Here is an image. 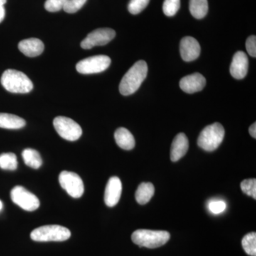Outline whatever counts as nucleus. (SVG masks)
<instances>
[{"label": "nucleus", "instance_id": "72a5a7b5", "mask_svg": "<svg viewBox=\"0 0 256 256\" xmlns=\"http://www.w3.org/2000/svg\"><path fill=\"white\" fill-rule=\"evenodd\" d=\"M2 206H3L2 202L0 201V210H1L2 208Z\"/></svg>", "mask_w": 256, "mask_h": 256}, {"label": "nucleus", "instance_id": "393cba45", "mask_svg": "<svg viewBox=\"0 0 256 256\" xmlns=\"http://www.w3.org/2000/svg\"><path fill=\"white\" fill-rule=\"evenodd\" d=\"M150 0H130L128 4V11L132 14H138L149 4Z\"/></svg>", "mask_w": 256, "mask_h": 256}, {"label": "nucleus", "instance_id": "2eb2a0df", "mask_svg": "<svg viewBox=\"0 0 256 256\" xmlns=\"http://www.w3.org/2000/svg\"><path fill=\"white\" fill-rule=\"evenodd\" d=\"M18 48L26 56L36 57L43 53L44 44L38 38H31L20 42Z\"/></svg>", "mask_w": 256, "mask_h": 256}, {"label": "nucleus", "instance_id": "7c9ffc66", "mask_svg": "<svg viewBox=\"0 0 256 256\" xmlns=\"http://www.w3.org/2000/svg\"><path fill=\"white\" fill-rule=\"evenodd\" d=\"M249 133H250V136H252L254 139L256 138V124L254 122V124L250 126V127L249 128Z\"/></svg>", "mask_w": 256, "mask_h": 256}, {"label": "nucleus", "instance_id": "5701e85b", "mask_svg": "<svg viewBox=\"0 0 256 256\" xmlns=\"http://www.w3.org/2000/svg\"><path fill=\"white\" fill-rule=\"evenodd\" d=\"M242 246L248 255L256 256V234L255 232L248 234L242 240Z\"/></svg>", "mask_w": 256, "mask_h": 256}, {"label": "nucleus", "instance_id": "c756f323", "mask_svg": "<svg viewBox=\"0 0 256 256\" xmlns=\"http://www.w3.org/2000/svg\"><path fill=\"white\" fill-rule=\"evenodd\" d=\"M246 47L248 54L250 56L256 57V36H250L247 38L246 42Z\"/></svg>", "mask_w": 256, "mask_h": 256}, {"label": "nucleus", "instance_id": "f3484780", "mask_svg": "<svg viewBox=\"0 0 256 256\" xmlns=\"http://www.w3.org/2000/svg\"><path fill=\"white\" fill-rule=\"evenodd\" d=\"M114 140L118 146L126 150H130L136 146L132 133L124 128H120L114 132Z\"/></svg>", "mask_w": 256, "mask_h": 256}, {"label": "nucleus", "instance_id": "1a4fd4ad", "mask_svg": "<svg viewBox=\"0 0 256 256\" xmlns=\"http://www.w3.org/2000/svg\"><path fill=\"white\" fill-rule=\"evenodd\" d=\"M58 180L62 188L70 196L78 198L84 194V182L79 175L72 172L63 171L60 173Z\"/></svg>", "mask_w": 256, "mask_h": 256}, {"label": "nucleus", "instance_id": "f257e3e1", "mask_svg": "<svg viewBox=\"0 0 256 256\" xmlns=\"http://www.w3.org/2000/svg\"><path fill=\"white\" fill-rule=\"evenodd\" d=\"M148 64L138 60L129 69L120 84L119 90L122 95L130 96L137 92L148 75Z\"/></svg>", "mask_w": 256, "mask_h": 256}, {"label": "nucleus", "instance_id": "f8f14e48", "mask_svg": "<svg viewBox=\"0 0 256 256\" xmlns=\"http://www.w3.org/2000/svg\"><path fill=\"white\" fill-rule=\"evenodd\" d=\"M122 182L118 176H112L108 182L105 190L106 204L112 207L117 205L122 194Z\"/></svg>", "mask_w": 256, "mask_h": 256}, {"label": "nucleus", "instance_id": "9b49d317", "mask_svg": "<svg viewBox=\"0 0 256 256\" xmlns=\"http://www.w3.org/2000/svg\"><path fill=\"white\" fill-rule=\"evenodd\" d=\"M201 53V47L196 40L192 36L184 37L180 42V54L184 62L196 60Z\"/></svg>", "mask_w": 256, "mask_h": 256}, {"label": "nucleus", "instance_id": "6ab92c4d", "mask_svg": "<svg viewBox=\"0 0 256 256\" xmlns=\"http://www.w3.org/2000/svg\"><path fill=\"white\" fill-rule=\"evenodd\" d=\"M154 194V186L152 184L148 182L140 184L136 192V201L140 204H146L150 201Z\"/></svg>", "mask_w": 256, "mask_h": 256}, {"label": "nucleus", "instance_id": "aec40b11", "mask_svg": "<svg viewBox=\"0 0 256 256\" xmlns=\"http://www.w3.org/2000/svg\"><path fill=\"white\" fill-rule=\"evenodd\" d=\"M22 158L25 164L32 169H38L42 164L40 152L36 150L28 148L22 152Z\"/></svg>", "mask_w": 256, "mask_h": 256}, {"label": "nucleus", "instance_id": "cd10ccee", "mask_svg": "<svg viewBox=\"0 0 256 256\" xmlns=\"http://www.w3.org/2000/svg\"><path fill=\"white\" fill-rule=\"evenodd\" d=\"M67 1L68 0H46L44 8L50 12H56L64 9V5Z\"/></svg>", "mask_w": 256, "mask_h": 256}, {"label": "nucleus", "instance_id": "a878e982", "mask_svg": "<svg viewBox=\"0 0 256 256\" xmlns=\"http://www.w3.org/2000/svg\"><path fill=\"white\" fill-rule=\"evenodd\" d=\"M240 188L244 193L248 196H252L254 200L256 198V180L249 178L246 180L240 183Z\"/></svg>", "mask_w": 256, "mask_h": 256}, {"label": "nucleus", "instance_id": "f03ea898", "mask_svg": "<svg viewBox=\"0 0 256 256\" xmlns=\"http://www.w3.org/2000/svg\"><path fill=\"white\" fill-rule=\"evenodd\" d=\"M1 84L8 92L14 94H28L33 89L32 80L26 74L13 69H8L2 76Z\"/></svg>", "mask_w": 256, "mask_h": 256}, {"label": "nucleus", "instance_id": "423d86ee", "mask_svg": "<svg viewBox=\"0 0 256 256\" xmlns=\"http://www.w3.org/2000/svg\"><path fill=\"white\" fill-rule=\"evenodd\" d=\"M54 126L57 133L64 139L76 141L82 136V128L74 120L58 116L54 120Z\"/></svg>", "mask_w": 256, "mask_h": 256}, {"label": "nucleus", "instance_id": "7ed1b4c3", "mask_svg": "<svg viewBox=\"0 0 256 256\" xmlns=\"http://www.w3.org/2000/svg\"><path fill=\"white\" fill-rule=\"evenodd\" d=\"M170 238L169 232L139 229L132 234V240L140 247L156 248L162 246Z\"/></svg>", "mask_w": 256, "mask_h": 256}, {"label": "nucleus", "instance_id": "0eeeda50", "mask_svg": "<svg viewBox=\"0 0 256 256\" xmlns=\"http://www.w3.org/2000/svg\"><path fill=\"white\" fill-rule=\"evenodd\" d=\"M111 60L106 55L94 56L80 60L76 64V70L82 74H98L110 66Z\"/></svg>", "mask_w": 256, "mask_h": 256}, {"label": "nucleus", "instance_id": "2f4dec72", "mask_svg": "<svg viewBox=\"0 0 256 256\" xmlns=\"http://www.w3.org/2000/svg\"><path fill=\"white\" fill-rule=\"evenodd\" d=\"M5 16V10L4 5L0 4V23L4 20Z\"/></svg>", "mask_w": 256, "mask_h": 256}, {"label": "nucleus", "instance_id": "dca6fc26", "mask_svg": "<svg viewBox=\"0 0 256 256\" xmlns=\"http://www.w3.org/2000/svg\"><path fill=\"white\" fill-rule=\"evenodd\" d=\"M188 140L186 134L178 133L174 138L171 146L170 158L172 162H178L188 152Z\"/></svg>", "mask_w": 256, "mask_h": 256}, {"label": "nucleus", "instance_id": "b1692460", "mask_svg": "<svg viewBox=\"0 0 256 256\" xmlns=\"http://www.w3.org/2000/svg\"><path fill=\"white\" fill-rule=\"evenodd\" d=\"M180 8V0H164L163 3V12L168 16H174Z\"/></svg>", "mask_w": 256, "mask_h": 256}, {"label": "nucleus", "instance_id": "6e6552de", "mask_svg": "<svg viewBox=\"0 0 256 256\" xmlns=\"http://www.w3.org/2000/svg\"><path fill=\"white\" fill-rule=\"evenodd\" d=\"M12 202L22 210L33 212L40 207V202L36 196L21 186H16L11 191Z\"/></svg>", "mask_w": 256, "mask_h": 256}, {"label": "nucleus", "instance_id": "bb28decb", "mask_svg": "<svg viewBox=\"0 0 256 256\" xmlns=\"http://www.w3.org/2000/svg\"><path fill=\"white\" fill-rule=\"evenodd\" d=\"M87 0H68L64 5V10L69 14H74L82 9Z\"/></svg>", "mask_w": 256, "mask_h": 256}, {"label": "nucleus", "instance_id": "473e14b6", "mask_svg": "<svg viewBox=\"0 0 256 256\" xmlns=\"http://www.w3.org/2000/svg\"><path fill=\"white\" fill-rule=\"evenodd\" d=\"M6 2V0H0V4L4 5Z\"/></svg>", "mask_w": 256, "mask_h": 256}, {"label": "nucleus", "instance_id": "a211bd4d", "mask_svg": "<svg viewBox=\"0 0 256 256\" xmlns=\"http://www.w3.org/2000/svg\"><path fill=\"white\" fill-rule=\"evenodd\" d=\"M26 124L24 120L15 114L0 112V128L4 129H21Z\"/></svg>", "mask_w": 256, "mask_h": 256}, {"label": "nucleus", "instance_id": "20e7f679", "mask_svg": "<svg viewBox=\"0 0 256 256\" xmlns=\"http://www.w3.org/2000/svg\"><path fill=\"white\" fill-rule=\"evenodd\" d=\"M225 136V130L218 122L206 126L200 133L197 144L207 152H212L220 146Z\"/></svg>", "mask_w": 256, "mask_h": 256}, {"label": "nucleus", "instance_id": "9d476101", "mask_svg": "<svg viewBox=\"0 0 256 256\" xmlns=\"http://www.w3.org/2000/svg\"><path fill=\"white\" fill-rule=\"evenodd\" d=\"M116 32L110 28H100L90 32L80 43L84 50H90L92 47L104 46L112 41L116 36Z\"/></svg>", "mask_w": 256, "mask_h": 256}, {"label": "nucleus", "instance_id": "ddd939ff", "mask_svg": "<svg viewBox=\"0 0 256 256\" xmlns=\"http://www.w3.org/2000/svg\"><path fill=\"white\" fill-rule=\"evenodd\" d=\"M206 84V78L204 76L200 73H195L182 78L180 86L184 92L192 94L201 92Z\"/></svg>", "mask_w": 256, "mask_h": 256}, {"label": "nucleus", "instance_id": "4468645a", "mask_svg": "<svg viewBox=\"0 0 256 256\" xmlns=\"http://www.w3.org/2000/svg\"><path fill=\"white\" fill-rule=\"evenodd\" d=\"M248 70V58L244 52H237L234 54L230 66V73L236 79L245 78Z\"/></svg>", "mask_w": 256, "mask_h": 256}, {"label": "nucleus", "instance_id": "4be33fe9", "mask_svg": "<svg viewBox=\"0 0 256 256\" xmlns=\"http://www.w3.org/2000/svg\"><path fill=\"white\" fill-rule=\"evenodd\" d=\"M18 158L14 153H3L0 156V168L4 170H16Z\"/></svg>", "mask_w": 256, "mask_h": 256}, {"label": "nucleus", "instance_id": "c85d7f7f", "mask_svg": "<svg viewBox=\"0 0 256 256\" xmlns=\"http://www.w3.org/2000/svg\"><path fill=\"white\" fill-rule=\"evenodd\" d=\"M226 208V204L223 201H214L208 204V208L212 213L218 214L222 213Z\"/></svg>", "mask_w": 256, "mask_h": 256}, {"label": "nucleus", "instance_id": "39448f33", "mask_svg": "<svg viewBox=\"0 0 256 256\" xmlns=\"http://www.w3.org/2000/svg\"><path fill=\"white\" fill-rule=\"evenodd\" d=\"M70 230L58 225H47L38 227L32 232L31 238L37 242H64L70 237Z\"/></svg>", "mask_w": 256, "mask_h": 256}, {"label": "nucleus", "instance_id": "412c9836", "mask_svg": "<svg viewBox=\"0 0 256 256\" xmlns=\"http://www.w3.org/2000/svg\"><path fill=\"white\" fill-rule=\"evenodd\" d=\"M208 0H190V11L194 18H202L208 12Z\"/></svg>", "mask_w": 256, "mask_h": 256}]
</instances>
